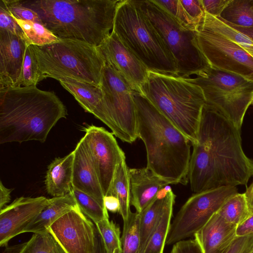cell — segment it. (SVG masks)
<instances>
[{"instance_id":"7dc6e473","label":"cell","mask_w":253,"mask_h":253,"mask_svg":"<svg viewBox=\"0 0 253 253\" xmlns=\"http://www.w3.org/2000/svg\"><path fill=\"white\" fill-rule=\"evenodd\" d=\"M94 253H107L102 238L96 228V248Z\"/></svg>"},{"instance_id":"3957f363","label":"cell","mask_w":253,"mask_h":253,"mask_svg":"<svg viewBox=\"0 0 253 253\" xmlns=\"http://www.w3.org/2000/svg\"><path fill=\"white\" fill-rule=\"evenodd\" d=\"M67 115L65 106L54 92L37 85L0 89V144L43 143L57 122Z\"/></svg>"},{"instance_id":"7a4b0ae2","label":"cell","mask_w":253,"mask_h":253,"mask_svg":"<svg viewBox=\"0 0 253 253\" xmlns=\"http://www.w3.org/2000/svg\"><path fill=\"white\" fill-rule=\"evenodd\" d=\"M137 136L146 150L147 168L170 184L186 185L192 143L141 93L132 90Z\"/></svg>"},{"instance_id":"c3c4849f","label":"cell","mask_w":253,"mask_h":253,"mask_svg":"<svg viewBox=\"0 0 253 253\" xmlns=\"http://www.w3.org/2000/svg\"><path fill=\"white\" fill-rule=\"evenodd\" d=\"M223 21V20H222ZM225 22V21H224ZM228 25L239 31V32L246 35L247 37L253 40V28H245L239 27L226 22Z\"/></svg>"},{"instance_id":"484cf974","label":"cell","mask_w":253,"mask_h":253,"mask_svg":"<svg viewBox=\"0 0 253 253\" xmlns=\"http://www.w3.org/2000/svg\"><path fill=\"white\" fill-rule=\"evenodd\" d=\"M108 195L117 198L120 203L119 212L123 221H126L131 211L130 205V188L129 169L126 160L117 167L111 188Z\"/></svg>"},{"instance_id":"8fae6325","label":"cell","mask_w":253,"mask_h":253,"mask_svg":"<svg viewBox=\"0 0 253 253\" xmlns=\"http://www.w3.org/2000/svg\"><path fill=\"white\" fill-rule=\"evenodd\" d=\"M197 40L211 67L253 82V57L239 44L201 25L197 31Z\"/></svg>"},{"instance_id":"7bdbcfd3","label":"cell","mask_w":253,"mask_h":253,"mask_svg":"<svg viewBox=\"0 0 253 253\" xmlns=\"http://www.w3.org/2000/svg\"><path fill=\"white\" fill-rule=\"evenodd\" d=\"M253 235V213L238 225L236 229V236H243Z\"/></svg>"},{"instance_id":"ac0fdd59","label":"cell","mask_w":253,"mask_h":253,"mask_svg":"<svg viewBox=\"0 0 253 253\" xmlns=\"http://www.w3.org/2000/svg\"><path fill=\"white\" fill-rule=\"evenodd\" d=\"M28 45L24 38L0 30V89L18 86Z\"/></svg>"},{"instance_id":"2e32d148","label":"cell","mask_w":253,"mask_h":253,"mask_svg":"<svg viewBox=\"0 0 253 253\" xmlns=\"http://www.w3.org/2000/svg\"><path fill=\"white\" fill-rule=\"evenodd\" d=\"M48 202L43 196L21 197L0 210V246L6 247L11 239L23 233Z\"/></svg>"},{"instance_id":"d6986e66","label":"cell","mask_w":253,"mask_h":253,"mask_svg":"<svg viewBox=\"0 0 253 253\" xmlns=\"http://www.w3.org/2000/svg\"><path fill=\"white\" fill-rule=\"evenodd\" d=\"M130 205L141 212L157 197L159 192L170 184L147 167L129 169Z\"/></svg>"},{"instance_id":"e575fe53","label":"cell","mask_w":253,"mask_h":253,"mask_svg":"<svg viewBox=\"0 0 253 253\" xmlns=\"http://www.w3.org/2000/svg\"><path fill=\"white\" fill-rule=\"evenodd\" d=\"M95 226L102 238L107 253H122L119 227L109 217L98 222Z\"/></svg>"},{"instance_id":"ab89813d","label":"cell","mask_w":253,"mask_h":253,"mask_svg":"<svg viewBox=\"0 0 253 253\" xmlns=\"http://www.w3.org/2000/svg\"><path fill=\"white\" fill-rule=\"evenodd\" d=\"M0 30L7 31L24 38L20 26L9 13L1 6H0Z\"/></svg>"},{"instance_id":"44dd1931","label":"cell","mask_w":253,"mask_h":253,"mask_svg":"<svg viewBox=\"0 0 253 253\" xmlns=\"http://www.w3.org/2000/svg\"><path fill=\"white\" fill-rule=\"evenodd\" d=\"M73 188L94 198L103 207L104 195L84 145L80 140L74 150Z\"/></svg>"},{"instance_id":"cb8c5ba5","label":"cell","mask_w":253,"mask_h":253,"mask_svg":"<svg viewBox=\"0 0 253 253\" xmlns=\"http://www.w3.org/2000/svg\"><path fill=\"white\" fill-rule=\"evenodd\" d=\"M72 192L48 199L47 205L23 231L33 233L47 231V228L64 214L78 207Z\"/></svg>"},{"instance_id":"f1b7e54d","label":"cell","mask_w":253,"mask_h":253,"mask_svg":"<svg viewBox=\"0 0 253 253\" xmlns=\"http://www.w3.org/2000/svg\"><path fill=\"white\" fill-rule=\"evenodd\" d=\"M175 198L171 199L167 205L158 225L148 242L144 253H163L171 224Z\"/></svg>"},{"instance_id":"8d00e7d4","label":"cell","mask_w":253,"mask_h":253,"mask_svg":"<svg viewBox=\"0 0 253 253\" xmlns=\"http://www.w3.org/2000/svg\"><path fill=\"white\" fill-rule=\"evenodd\" d=\"M0 6L3 7L16 19L42 24L38 14L33 10L20 4L19 0H0Z\"/></svg>"},{"instance_id":"b9f144b4","label":"cell","mask_w":253,"mask_h":253,"mask_svg":"<svg viewBox=\"0 0 253 253\" xmlns=\"http://www.w3.org/2000/svg\"><path fill=\"white\" fill-rule=\"evenodd\" d=\"M231 0H202L206 13L219 17Z\"/></svg>"},{"instance_id":"7402d4cb","label":"cell","mask_w":253,"mask_h":253,"mask_svg":"<svg viewBox=\"0 0 253 253\" xmlns=\"http://www.w3.org/2000/svg\"><path fill=\"white\" fill-rule=\"evenodd\" d=\"M74 158L73 151L64 157L55 158L48 166L45 185L47 193L53 197L71 192Z\"/></svg>"},{"instance_id":"8992f818","label":"cell","mask_w":253,"mask_h":253,"mask_svg":"<svg viewBox=\"0 0 253 253\" xmlns=\"http://www.w3.org/2000/svg\"><path fill=\"white\" fill-rule=\"evenodd\" d=\"M149 71L177 76L176 63L138 0H121L113 31Z\"/></svg>"},{"instance_id":"ee69618b","label":"cell","mask_w":253,"mask_h":253,"mask_svg":"<svg viewBox=\"0 0 253 253\" xmlns=\"http://www.w3.org/2000/svg\"><path fill=\"white\" fill-rule=\"evenodd\" d=\"M104 204L106 209L112 212H119L120 203L117 197L113 195L104 196Z\"/></svg>"},{"instance_id":"ffe728a7","label":"cell","mask_w":253,"mask_h":253,"mask_svg":"<svg viewBox=\"0 0 253 253\" xmlns=\"http://www.w3.org/2000/svg\"><path fill=\"white\" fill-rule=\"evenodd\" d=\"M237 226L215 213L194 235L204 253H223L236 236Z\"/></svg>"},{"instance_id":"681fc988","label":"cell","mask_w":253,"mask_h":253,"mask_svg":"<svg viewBox=\"0 0 253 253\" xmlns=\"http://www.w3.org/2000/svg\"><path fill=\"white\" fill-rule=\"evenodd\" d=\"M251 105H253V99Z\"/></svg>"},{"instance_id":"d590c367","label":"cell","mask_w":253,"mask_h":253,"mask_svg":"<svg viewBox=\"0 0 253 253\" xmlns=\"http://www.w3.org/2000/svg\"><path fill=\"white\" fill-rule=\"evenodd\" d=\"M153 1L165 9L184 28L197 31V26L187 13L180 0H153Z\"/></svg>"},{"instance_id":"f6af8a7d","label":"cell","mask_w":253,"mask_h":253,"mask_svg":"<svg viewBox=\"0 0 253 253\" xmlns=\"http://www.w3.org/2000/svg\"><path fill=\"white\" fill-rule=\"evenodd\" d=\"M12 189L6 188L2 184L1 181L0 182V210L5 207L6 204L10 201V193Z\"/></svg>"},{"instance_id":"d6a6232c","label":"cell","mask_w":253,"mask_h":253,"mask_svg":"<svg viewBox=\"0 0 253 253\" xmlns=\"http://www.w3.org/2000/svg\"><path fill=\"white\" fill-rule=\"evenodd\" d=\"M82 212L95 224L109 217L108 211L89 195L73 188L71 191Z\"/></svg>"},{"instance_id":"bcb514c9","label":"cell","mask_w":253,"mask_h":253,"mask_svg":"<svg viewBox=\"0 0 253 253\" xmlns=\"http://www.w3.org/2000/svg\"><path fill=\"white\" fill-rule=\"evenodd\" d=\"M251 213H253V181L244 193Z\"/></svg>"},{"instance_id":"9c48e42d","label":"cell","mask_w":253,"mask_h":253,"mask_svg":"<svg viewBox=\"0 0 253 253\" xmlns=\"http://www.w3.org/2000/svg\"><path fill=\"white\" fill-rule=\"evenodd\" d=\"M138 1L171 51L178 76L189 78L211 66L198 45L197 31L184 28L153 0Z\"/></svg>"},{"instance_id":"30bf717a","label":"cell","mask_w":253,"mask_h":253,"mask_svg":"<svg viewBox=\"0 0 253 253\" xmlns=\"http://www.w3.org/2000/svg\"><path fill=\"white\" fill-rule=\"evenodd\" d=\"M237 187H222L194 193L181 207L170 224L166 244L194 236L231 197Z\"/></svg>"},{"instance_id":"f35d334b","label":"cell","mask_w":253,"mask_h":253,"mask_svg":"<svg viewBox=\"0 0 253 253\" xmlns=\"http://www.w3.org/2000/svg\"><path fill=\"white\" fill-rule=\"evenodd\" d=\"M253 250V235L236 236L223 253H250Z\"/></svg>"},{"instance_id":"52a82bcc","label":"cell","mask_w":253,"mask_h":253,"mask_svg":"<svg viewBox=\"0 0 253 253\" xmlns=\"http://www.w3.org/2000/svg\"><path fill=\"white\" fill-rule=\"evenodd\" d=\"M33 46L42 80L71 79L100 86L106 62L98 47L70 39Z\"/></svg>"},{"instance_id":"f907efd6","label":"cell","mask_w":253,"mask_h":253,"mask_svg":"<svg viewBox=\"0 0 253 253\" xmlns=\"http://www.w3.org/2000/svg\"><path fill=\"white\" fill-rule=\"evenodd\" d=\"M250 253H253V250Z\"/></svg>"},{"instance_id":"603a6c76","label":"cell","mask_w":253,"mask_h":253,"mask_svg":"<svg viewBox=\"0 0 253 253\" xmlns=\"http://www.w3.org/2000/svg\"><path fill=\"white\" fill-rule=\"evenodd\" d=\"M175 197L171 187L168 185L159 192L156 198L146 208L138 213L140 237V253H144L148 242L167 205L171 199Z\"/></svg>"},{"instance_id":"836d02e7","label":"cell","mask_w":253,"mask_h":253,"mask_svg":"<svg viewBox=\"0 0 253 253\" xmlns=\"http://www.w3.org/2000/svg\"><path fill=\"white\" fill-rule=\"evenodd\" d=\"M42 80L36 53L33 45H28L18 86L37 85Z\"/></svg>"},{"instance_id":"83f0119b","label":"cell","mask_w":253,"mask_h":253,"mask_svg":"<svg viewBox=\"0 0 253 253\" xmlns=\"http://www.w3.org/2000/svg\"><path fill=\"white\" fill-rule=\"evenodd\" d=\"M201 25L235 42L253 57V40L233 29L219 18L206 13Z\"/></svg>"},{"instance_id":"d4e9b609","label":"cell","mask_w":253,"mask_h":253,"mask_svg":"<svg viewBox=\"0 0 253 253\" xmlns=\"http://www.w3.org/2000/svg\"><path fill=\"white\" fill-rule=\"evenodd\" d=\"M2 253H66L47 231L34 233L27 242L7 246Z\"/></svg>"},{"instance_id":"1f68e13d","label":"cell","mask_w":253,"mask_h":253,"mask_svg":"<svg viewBox=\"0 0 253 253\" xmlns=\"http://www.w3.org/2000/svg\"><path fill=\"white\" fill-rule=\"evenodd\" d=\"M122 253H140L139 215L131 211L124 221L121 236Z\"/></svg>"},{"instance_id":"74e56055","label":"cell","mask_w":253,"mask_h":253,"mask_svg":"<svg viewBox=\"0 0 253 253\" xmlns=\"http://www.w3.org/2000/svg\"><path fill=\"white\" fill-rule=\"evenodd\" d=\"M180 1L198 29L206 15L202 0H180Z\"/></svg>"},{"instance_id":"f546056e","label":"cell","mask_w":253,"mask_h":253,"mask_svg":"<svg viewBox=\"0 0 253 253\" xmlns=\"http://www.w3.org/2000/svg\"><path fill=\"white\" fill-rule=\"evenodd\" d=\"M12 17L20 26L24 34V38L28 45L42 46L60 40L42 23L20 20Z\"/></svg>"},{"instance_id":"6da1fadb","label":"cell","mask_w":253,"mask_h":253,"mask_svg":"<svg viewBox=\"0 0 253 253\" xmlns=\"http://www.w3.org/2000/svg\"><path fill=\"white\" fill-rule=\"evenodd\" d=\"M192 146L188 181L194 193L246 185L253 176V160L243 150L241 129L206 104Z\"/></svg>"},{"instance_id":"9a60e30c","label":"cell","mask_w":253,"mask_h":253,"mask_svg":"<svg viewBox=\"0 0 253 253\" xmlns=\"http://www.w3.org/2000/svg\"><path fill=\"white\" fill-rule=\"evenodd\" d=\"M106 64L111 66L128 83L132 89L141 93L149 71L112 31L98 47Z\"/></svg>"},{"instance_id":"7c38bea8","label":"cell","mask_w":253,"mask_h":253,"mask_svg":"<svg viewBox=\"0 0 253 253\" xmlns=\"http://www.w3.org/2000/svg\"><path fill=\"white\" fill-rule=\"evenodd\" d=\"M100 86L111 117L125 134L126 142L132 143L138 138L133 90L126 80L107 64L103 71Z\"/></svg>"},{"instance_id":"5b68a950","label":"cell","mask_w":253,"mask_h":253,"mask_svg":"<svg viewBox=\"0 0 253 253\" xmlns=\"http://www.w3.org/2000/svg\"><path fill=\"white\" fill-rule=\"evenodd\" d=\"M141 94L184 134L192 144L206 101L201 88L184 78L149 71Z\"/></svg>"},{"instance_id":"4fadbf2b","label":"cell","mask_w":253,"mask_h":253,"mask_svg":"<svg viewBox=\"0 0 253 253\" xmlns=\"http://www.w3.org/2000/svg\"><path fill=\"white\" fill-rule=\"evenodd\" d=\"M81 138L94 168L104 196L108 195L117 166L126 160L125 154L113 133L91 125Z\"/></svg>"},{"instance_id":"4316f807","label":"cell","mask_w":253,"mask_h":253,"mask_svg":"<svg viewBox=\"0 0 253 253\" xmlns=\"http://www.w3.org/2000/svg\"><path fill=\"white\" fill-rule=\"evenodd\" d=\"M218 18L236 26L253 28V0H231Z\"/></svg>"},{"instance_id":"5bb4252c","label":"cell","mask_w":253,"mask_h":253,"mask_svg":"<svg viewBox=\"0 0 253 253\" xmlns=\"http://www.w3.org/2000/svg\"><path fill=\"white\" fill-rule=\"evenodd\" d=\"M96 227L79 207L67 212L47 231L66 253H94Z\"/></svg>"},{"instance_id":"60d3db41","label":"cell","mask_w":253,"mask_h":253,"mask_svg":"<svg viewBox=\"0 0 253 253\" xmlns=\"http://www.w3.org/2000/svg\"><path fill=\"white\" fill-rule=\"evenodd\" d=\"M170 253H204L198 243L194 239L175 243Z\"/></svg>"},{"instance_id":"277c9868","label":"cell","mask_w":253,"mask_h":253,"mask_svg":"<svg viewBox=\"0 0 253 253\" xmlns=\"http://www.w3.org/2000/svg\"><path fill=\"white\" fill-rule=\"evenodd\" d=\"M121 0H19L34 11L42 24L59 39L98 47L112 33Z\"/></svg>"},{"instance_id":"4dcf8cb0","label":"cell","mask_w":253,"mask_h":253,"mask_svg":"<svg viewBox=\"0 0 253 253\" xmlns=\"http://www.w3.org/2000/svg\"><path fill=\"white\" fill-rule=\"evenodd\" d=\"M228 222L238 226L251 214L244 193H237L228 199L216 212Z\"/></svg>"},{"instance_id":"e0dca14e","label":"cell","mask_w":253,"mask_h":253,"mask_svg":"<svg viewBox=\"0 0 253 253\" xmlns=\"http://www.w3.org/2000/svg\"><path fill=\"white\" fill-rule=\"evenodd\" d=\"M59 83L86 112L93 114L108 126L115 136L126 142L125 134L110 114L100 86L71 79L61 80Z\"/></svg>"},{"instance_id":"ba28073f","label":"cell","mask_w":253,"mask_h":253,"mask_svg":"<svg viewBox=\"0 0 253 253\" xmlns=\"http://www.w3.org/2000/svg\"><path fill=\"white\" fill-rule=\"evenodd\" d=\"M195 76L184 78L201 88L206 104L241 129L253 99V82L211 66Z\"/></svg>"}]
</instances>
